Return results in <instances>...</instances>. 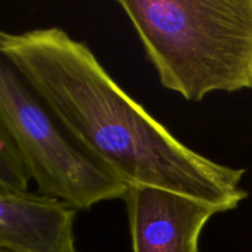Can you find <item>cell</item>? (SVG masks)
<instances>
[{"label":"cell","mask_w":252,"mask_h":252,"mask_svg":"<svg viewBox=\"0 0 252 252\" xmlns=\"http://www.w3.org/2000/svg\"><path fill=\"white\" fill-rule=\"evenodd\" d=\"M127 207L133 252H198L202 230L217 207L155 187H128Z\"/></svg>","instance_id":"277c9868"},{"label":"cell","mask_w":252,"mask_h":252,"mask_svg":"<svg viewBox=\"0 0 252 252\" xmlns=\"http://www.w3.org/2000/svg\"><path fill=\"white\" fill-rule=\"evenodd\" d=\"M0 252H6V251H0Z\"/></svg>","instance_id":"52a82bcc"},{"label":"cell","mask_w":252,"mask_h":252,"mask_svg":"<svg viewBox=\"0 0 252 252\" xmlns=\"http://www.w3.org/2000/svg\"><path fill=\"white\" fill-rule=\"evenodd\" d=\"M0 126L24 154L38 193L62 199L78 211L125 197L127 185L71 139L4 58L0 64Z\"/></svg>","instance_id":"3957f363"},{"label":"cell","mask_w":252,"mask_h":252,"mask_svg":"<svg viewBox=\"0 0 252 252\" xmlns=\"http://www.w3.org/2000/svg\"><path fill=\"white\" fill-rule=\"evenodd\" d=\"M31 171L20 148L0 126V191H29Z\"/></svg>","instance_id":"8992f818"},{"label":"cell","mask_w":252,"mask_h":252,"mask_svg":"<svg viewBox=\"0 0 252 252\" xmlns=\"http://www.w3.org/2000/svg\"><path fill=\"white\" fill-rule=\"evenodd\" d=\"M1 57L71 139L128 187H155L221 212L248 198L245 169L225 166L180 142L128 95L90 47L63 29L0 33Z\"/></svg>","instance_id":"6da1fadb"},{"label":"cell","mask_w":252,"mask_h":252,"mask_svg":"<svg viewBox=\"0 0 252 252\" xmlns=\"http://www.w3.org/2000/svg\"><path fill=\"white\" fill-rule=\"evenodd\" d=\"M78 209L41 193L0 191V249L6 252H76Z\"/></svg>","instance_id":"5b68a950"},{"label":"cell","mask_w":252,"mask_h":252,"mask_svg":"<svg viewBox=\"0 0 252 252\" xmlns=\"http://www.w3.org/2000/svg\"><path fill=\"white\" fill-rule=\"evenodd\" d=\"M165 89L187 101L252 89V0H120Z\"/></svg>","instance_id":"7a4b0ae2"}]
</instances>
